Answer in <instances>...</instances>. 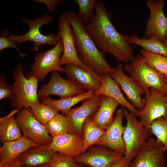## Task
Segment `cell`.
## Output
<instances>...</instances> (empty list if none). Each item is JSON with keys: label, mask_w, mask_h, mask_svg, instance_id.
<instances>
[{"label": "cell", "mask_w": 167, "mask_h": 167, "mask_svg": "<svg viewBox=\"0 0 167 167\" xmlns=\"http://www.w3.org/2000/svg\"><path fill=\"white\" fill-rule=\"evenodd\" d=\"M131 162L126 159L124 156H122L115 161L110 167H129Z\"/></svg>", "instance_id": "37"}, {"label": "cell", "mask_w": 167, "mask_h": 167, "mask_svg": "<svg viewBox=\"0 0 167 167\" xmlns=\"http://www.w3.org/2000/svg\"><path fill=\"white\" fill-rule=\"evenodd\" d=\"M101 77V85L98 90L94 92V95L108 96L117 101L121 106L126 108L130 112L135 115L138 110L126 98L119 85L110 74H105Z\"/></svg>", "instance_id": "19"}, {"label": "cell", "mask_w": 167, "mask_h": 167, "mask_svg": "<svg viewBox=\"0 0 167 167\" xmlns=\"http://www.w3.org/2000/svg\"><path fill=\"white\" fill-rule=\"evenodd\" d=\"M162 42L164 45L167 47V32L165 35L164 40Z\"/></svg>", "instance_id": "39"}, {"label": "cell", "mask_w": 167, "mask_h": 167, "mask_svg": "<svg viewBox=\"0 0 167 167\" xmlns=\"http://www.w3.org/2000/svg\"><path fill=\"white\" fill-rule=\"evenodd\" d=\"M166 82L167 83V73L165 74Z\"/></svg>", "instance_id": "43"}, {"label": "cell", "mask_w": 167, "mask_h": 167, "mask_svg": "<svg viewBox=\"0 0 167 167\" xmlns=\"http://www.w3.org/2000/svg\"><path fill=\"white\" fill-rule=\"evenodd\" d=\"M51 167H79L74 158L56 152L49 164Z\"/></svg>", "instance_id": "33"}, {"label": "cell", "mask_w": 167, "mask_h": 167, "mask_svg": "<svg viewBox=\"0 0 167 167\" xmlns=\"http://www.w3.org/2000/svg\"><path fill=\"white\" fill-rule=\"evenodd\" d=\"M101 95L100 106L95 113L91 117L94 124L106 131L112 122L114 118V112L119 104L108 96Z\"/></svg>", "instance_id": "23"}, {"label": "cell", "mask_w": 167, "mask_h": 167, "mask_svg": "<svg viewBox=\"0 0 167 167\" xmlns=\"http://www.w3.org/2000/svg\"><path fill=\"white\" fill-rule=\"evenodd\" d=\"M59 30L57 34L60 37L63 46V54L60 57V66L72 64L84 68L99 77L90 70L80 59L75 44V36L70 23L65 15H60L58 18Z\"/></svg>", "instance_id": "10"}, {"label": "cell", "mask_w": 167, "mask_h": 167, "mask_svg": "<svg viewBox=\"0 0 167 167\" xmlns=\"http://www.w3.org/2000/svg\"><path fill=\"white\" fill-rule=\"evenodd\" d=\"M50 144H40L27 150L18 159L23 167L49 164L56 152L49 148Z\"/></svg>", "instance_id": "20"}, {"label": "cell", "mask_w": 167, "mask_h": 167, "mask_svg": "<svg viewBox=\"0 0 167 167\" xmlns=\"http://www.w3.org/2000/svg\"><path fill=\"white\" fill-rule=\"evenodd\" d=\"M9 31L6 29H4L2 32H0V51L9 48H14L18 52L21 58H24L26 56V54L21 52L17 47L19 45L18 44L9 38Z\"/></svg>", "instance_id": "34"}, {"label": "cell", "mask_w": 167, "mask_h": 167, "mask_svg": "<svg viewBox=\"0 0 167 167\" xmlns=\"http://www.w3.org/2000/svg\"><path fill=\"white\" fill-rule=\"evenodd\" d=\"M13 94V86L7 83L6 75H2L0 77V100L11 99Z\"/></svg>", "instance_id": "35"}, {"label": "cell", "mask_w": 167, "mask_h": 167, "mask_svg": "<svg viewBox=\"0 0 167 167\" xmlns=\"http://www.w3.org/2000/svg\"><path fill=\"white\" fill-rule=\"evenodd\" d=\"M64 14L72 26L75 36V44L79 57L90 70L100 76L114 71L106 60L103 52L98 49L87 32L85 25L73 11Z\"/></svg>", "instance_id": "2"}, {"label": "cell", "mask_w": 167, "mask_h": 167, "mask_svg": "<svg viewBox=\"0 0 167 167\" xmlns=\"http://www.w3.org/2000/svg\"><path fill=\"white\" fill-rule=\"evenodd\" d=\"M49 134L52 137L69 133V125L67 117L58 113L45 126Z\"/></svg>", "instance_id": "28"}, {"label": "cell", "mask_w": 167, "mask_h": 167, "mask_svg": "<svg viewBox=\"0 0 167 167\" xmlns=\"http://www.w3.org/2000/svg\"><path fill=\"white\" fill-rule=\"evenodd\" d=\"M140 52L148 65L162 73L165 74L167 73V57L143 49Z\"/></svg>", "instance_id": "30"}, {"label": "cell", "mask_w": 167, "mask_h": 167, "mask_svg": "<svg viewBox=\"0 0 167 167\" xmlns=\"http://www.w3.org/2000/svg\"><path fill=\"white\" fill-rule=\"evenodd\" d=\"M51 73L49 81L41 85L38 91L39 99L41 100L50 95H55L60 99L68 98L84 93L87 91L77 81L62 78L58 71Z\"/></svg>", "instance_id": "7"}, {"label": "cell", "mask_w": 167, "mask_h": 167, "mask_svg": "<svg viewBox=\"0 0 167 167\" xmlns=\"http://www.w3.org/2000/svg\"><path fill=\"white\" fill-rule=\"evenodd\" d=\"M124 70L122 64L119 63L113 71L109 74L119 85L127 100L138 111L141 110L144 106V101L142 96L145 92L131 77L125 74Z\"/></svg>", "instance_id": "16"}, {"label": "cell", "mask_w": 167, "mask_h": 167, "mask_svg": "<svg viewBox=\"0 0 167 167\" xmlns=\"http://www.w3.org/2000/svg\"><path fill=\"white\" fill-rule=\"evenodd\" d=\"M53 17L47 13L44 14L41 17L33 20L23 18L22 20L29 27V30L26 33L17 35L11 34L9 38L17 43L19 45L23 42L31 41L34 45L32 51L38 52L41 45H56L61 40L57 34L50 33L48 35L42 34L40 32V29L43 26L47 25L53 20Z\"/></svg>", "instance_id": "6"}, {"label": "cell", "mask_w": 167, "mask_h": 167, "mask_svg": "<svg viewBox=\"0 0 167 167\" xmlns=\"http://www.w3.org/2000/svg\"><path fill=\"white\" fill-rule=\"evenodd\" d=\"M96 0H75L78 5L79 12L77 15L85 25L90 23L95 14V5Z\"/></svg>", "instance_id": "32"}, {"label": "cell", "mask_w": 167, "mask_h": 167, "mask_svg": "<svg viewBox=\"0 0 167 167\" xmlns=\"http://www.w3.org/2000/svg\"><path fill=\"white\" fill-rule=\"evenodd\" d=\"M166 2H167V0L165 1Z\"/></svg>", "instance_id": "44"}, {"label": "cell", "mask_w": 167, "mask_h": 167, "mask_svg": "<svg viewBox=\"0 0 167 167\" xmlns=\"http://www.w3.org/2000/svg\"><path fill=\"white\" fill-rule=\"evenodd\" d=\"M123 116V108L121 106L117 110L112 122L96 144L106 147L124 156L126 148L123 138L125 129L122 124Z\"/></svg>", "instance_id": "13"}, {"label": "cell", "mask_w": 167, "mask_h": 167, "mask_svg": "<svg viewBox=\"0 0 167 167\" xmlns=\"http://www.w3.org/2000/svg\"><path fill=\"white\" fill-rule=\"evenodd\" d=\"M148 130L149 133L155 135L156 139L164 145L167 150V116L155 120Z\"/></svg>", "instance_id": "31"}, {"label": "cell", "mask_w": 167, "mask_h": 167, "mask_svg": "<svg viewBox=\"0 0 167 167\" xmlns=\"http://www.w3.org/2000/svg\"><path fill=\"white\" fill-rule=\"evenodd\" d=\"M79 167H90L88 166L82 164H79Z\"/></svg>", "instance_id": "42"}, {"label": "cell", "mask_w": 167, "mask_h": 167, "mask_svg": "<svg viewBox=\"0 0 167 167\" xmlns=\"http://www.w3.org/2000/svg\"><path fill=\"white\" fill-rule=\"evenodd\" d=\"M95 11L93 19L85 27L97 48L103 52L111 54L118 61H132L134 49L128 41L129 36L116 30L106 6L99 0L96 1Z\"/></svg>", "instance_id": "1"}, {"label": "cell", "mask_w": 167, "mask_h": 167, "mask_svg": "<svg viewBox=\"0 0 167 167\" xmlns=\"http://www.w3.org/2000/svg\"><path fill=\"white\" fill-rule=\"evenodd\" d=\"M32 167H51L49 164H47Z\"/></svg>", "instance_id": "41"}, {"label": "cell", "mask_w": 167, "mask_h": 167, "mask_svg": "<svg viewBox=\"0 0 167 167\" xmlns=\"http://www.w3.org/2000/svg\"><path fill=\"white\" fill-rule=\"evenodd\" d=\"M123 68L145 94L149 92L151 88L156 89L164 94V87L167 84L165 74L148 65L141 54H138L130 63L124 65Z\"/></svg>", "instance_id": "4"}, {"label": "cell", "mask_w": 167, "mask_h": 167, "mask_svg": "<svg viewBox=\"0 0 167 167\" xmlns=\"http://www.w3.org/2000/svg\"><path fill=\"white\" fill-rule=\"evenodd\" d=\"M13 75L14 81L12 85L13 94L10 102L11 107L19 111L39 103L37 91L38 80L29 72L25 77L21 63H18Z\"/></svg>", "instance_id": "3"}, {"label": "cell", "mask_w": 167, "mask_h": 167, "mask_svg": "<svg viewBox=\"0 0 167 167\" xmlns=\"http://www.w3.org/2000/svg\"><path fill=\"white\" fill-rule=\"evenodd\" d=\"M92 146L75 159L79 164L90 167H110L123 156L106 147Z\"/></svg>", "instance_id": "17"}, {"label": "cell", "mask_w": 167, "mask_h": 167, "mask_svg": "<svg viewBox=\"0 0 167 167\" xmlns=\"http://www.w3.org/2000/svg\"><path fill=\"white\" fill-rule=\"evenodd\" d=\"M101 101V95H94L85 100L80 106L71 109L66 115L69 125V133L76 134L83 137L84 122L93 115L98 109Z\"/></svg>", "instance_id": "15"}, {"label": "cell", "mask_w": 167, "mask_h": 167, "mask_svg": "<svg viewBox=\"0 0 167 167\" xmlns=\"http://www.w3.org/2000/svg\"><path fill=\"white\" fill-rule=\"evenodd\" d=\"M131 44H134L141 47L143 49L167 57V47L156 35L148 39L140 38L131 35L128 38Z\"/></svg>", "instance_id": "27"}, {"label": "cell", "mask_w": 167, "mask_h": 167, "mask_svg": "<svg viewBox=\"0 0 167 167\" xmlns=\"http://www.w3.org/2000/svg\"><path fill=\"white\" fill-rule=\"evenodd\" d=\"M144 106L135 115L148 129L156 119L167 116V98L158 90L150 88L149 93L144 95Z\"/></svg>", "instance_id": "9"}, {"label": "cell", "mask_w": 167, "mask_h": 167, "mask_svg": "<svg viewBox=\"0 0 167 167\" xmlns=\"http://www.w3.org/2000/svg\"><path fill=\"white\" fill-rule=\"evenodd\" d=\"M19 111L14 110L8 115L0 118V141L3 144L23 136L16 121L15 114Z\"/></svg>", "instance_id": "24"}, {"label": "cell", "mask_w": 167, "mask_h": 167, "mask_svg": "<svg viewBox=\"0 0 167 167\" xmlns=\"http://www.w3.org/2000/svg\"><path fill=\"white\" fill-rule=\"evenodd\" d=\"M63 51V46L61 40L52 49L46 51L37 52L35 55V61L28 72L38 80L43 81L46 75L54 71L64 72L59 64L60 55Z\"/></svg>", "instance_id": "8"}, {"label": "cell", "mask_w": 167, "mask_h": 167, "mask_svg": "<svg viewBox=\"0 0 167 167\" xmlns=\"http://www.w3.org/2000/svg\"><path fill=\"white\" fill-rule=\"evenodd\" d=\"M16 119L23 136L40 145L50 143L53 137L35 117L30 108L19 111Z\"/></svg>", "instance_id": "11"}, {"label": "cell", "mask_w": 167, "mask_h": 167, "mask_svg": "<svg viewBox=\"0 0 167 167\" xmlns=\"http://www.w3.org/2000/svg\"><path fill=\"white\" fill-rule=\"evenodd\" d=\"M164 145L156 139L150 138L129 167H166Z\"/></svg>", "instance_id": "12"}, {"label": "cell", "mask_w": 167, "mask_h": 167, "mask_svg": "<svg viewBox=\"0 0 167 167\" xmlns=\"http://www.w3.org/2000/svg\"><path fill=\"white\" fill-rule=\"evenodd\" d=\"M83 137L66 133L53 137L49 148L54 152L75 158L81 154Z\"/></svg>", "instance_id": "18"}, {"label": "cell", "mask_w": 167, "mask_h": 167, "mask_svg": "<svg viewBox=\"0 0 167 167\" xmlns=\"http://www.w3.org/2000/svg\"><path fill=\"white\" fill-rule=\"evenodd\" d=\"M164 91L165 95L167 98V84H166L164 86Z\"/></svg>", "instance_id": "40"}, {"label": "cell", "mask_w": 167, "mask_h": 167, "mask_svg": "<svg viewBox=\"0 0 167 167\" xmlns=\"http://www.w3.org/2000/svg\"><path fill=\"white\" fill-rule=\"evenodd\" d=\"M2 144L0 148V167L18 158L27 150L40 145L23 136L19 139Z\"/></svg>", "instance_id": "22"}, {"label": "cell", "mask_w": 167, "mask_h": 167, "mask_svg": "<svg viewBox=\"0 0 167 167\" xmlns=\"http://www.w3.org/2000/svg\"><path fill=\"white\" fill-rule=\"evenodd\" d=\"M63 68L68 79L77 81L87 91H96L101 85V77L83 68L73 64H68L65 65Z\"/></svg>", "instance_id": "21"}, {"label": "cell", "mask_w": 167, "mask_h": 167, "mask_svg": "<svg viewBox=\"0 0 167 167\" xmlns=\"http://www.w3.org/2000/svg\"><path fill=\"white\" fill-rule=\"evenodd\" d=\"M0 167H23L18 158L11 161L3 166Z\"/></svg>", "instance_id": "38"}, {"label": "cell", "mask_w": 167, "mask_h": 167, "mask_svg": "<svg viewBox=\"0 0 167 167\" xmlns=\"http://www.w3.org/2000/svg\"><path fill=\"white\" fill-rule=\"evenodd\" d=\"M34 2L45 4L47 7L48 11H54L56 6L62 2L60 0H34Z\"/></svg>", "instance_id": "36"}, {"label": "cell", "mask_w": 167, "mask_h": 167, "mask_svg": "<svg viewBox=\"0 0 167 167\" xmlns=\"http://www.w3.org/2000/svg\"><path fill=\"white\" fill-rule=\"evenodd\" d=\"M30 108L36 118L44 126L59 112L55 107L40 102L33 105Z\"/></svg>", "instance_id": "29"}, {"label": "cell", "mask_w": 167, "mask_h": 167, "mask_svg": "<svg viewBox=\"0 0 167 167\" xmlns=\"http://www.w3.org/2000/svg\"><path fill=\"white\" fill-rule=\"evenodd\" d=\"M94 91L88 90L85 92L71 97L53 100L48 96L42 100L41 103L53 106L62 114L66 115L71 108L75 104L83 101L93 96Z\"/></svg>", "instance_id": "25"}, {"label": "cell", "mask_w": 167, "mask_h": 167, "mask_svg": "<svg viewBox=\"0 0 167 167\" xmlns=\"http://www.w3.org/2000/svg\"><path fill=\"white\" fill-rule=\"evenodd\" d=\"M146 3L149 9L150 14L143 38L148 39L156 35L163 42L167 32V16H165L163 11L164 1L147 0Z\"/></svg>", "instance_id": "14"}, {"label": "cell", "mask_w": 167, "mask_h": 167, "mask_svg": "<svg viewBox=\"0 0 167 167\" xmlns=\"http://www.w3.org/2000/svg\"><path fill=\"white\" fill-rule=\"evenodd\" d=\"M105 131L94 124L91 117H88L83 126V145L81 154L85 152L91 146L96 144Z\"/></svg>", "instance_id": "26"}, {"label": "cell", "mask_w": 167, "mask_h": 167, "mask_svg": "<svg viewBox=\"0 0 167 167\" xmlns=\"http://www.w3.org/2000/svg\"><path fill=\"white\" fill-rule=\"evenodd\" d=\"M124 116L126 120V126L123 134L126 153L124 157L131 161L144 147L149 137L147 128L135 116L125 108Z\"/></svg>", "instance_id": "5"}]
</instances>
